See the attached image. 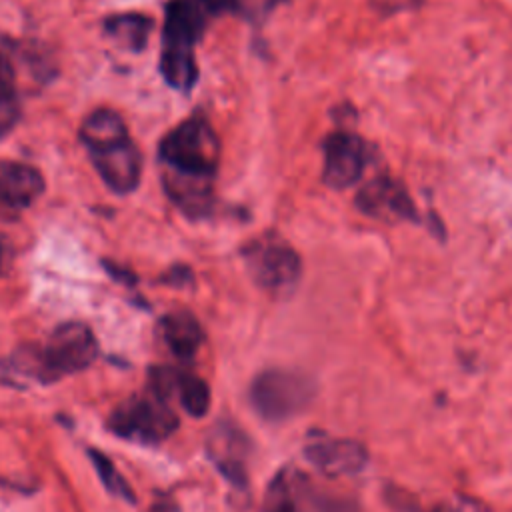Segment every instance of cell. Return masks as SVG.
<instances>
[{"instance_id": "5", "label": "cell", "mask_w": 512, "mask_h": 512, "mask_svg": "<svg viewBox=\"0 0 512 512\" xmlns=\"http://www.w3.org/2000/svg\"><path fill=\"white\" fill-rule=\"evenodd\" d=\"M252 280L274 296L290 294L302 274L298 252L276 236H262L244 250Z\"/></svg>"}, {"instance_id": "9", "label": "cell", "mask_w": 512, "mask_h": 512, "mask_svg": "<svg viewBox=\"0 0 512 512\" xmlns=\"http://www.w3.org/2000/svg\"><path fill=\"white\" fill-rule=\"evenodd\" d=\"M356 208L370 218H380L386 222L420 220L418 210L406 188L386 174L372 178L360 188V192L356 194Z\"/></svg>"}, {"instance_id": "6", "label": "cell", "mask_w": 512, "mask_h": 512, "mask_svg": "<svg viewBox=\"0 0 512 512\" xmlns=\"http://www.w3.org/2000/svg\"><path fill=\"white\" fill-rule=\"evenodd\" d=\"M98 356V342L94 332L82 322H64L48 338L42 348L44 364L52 376L58 380L66 374L80 372L88 368Z\"/></svg>"}, {"instance_id": "1", "label": "cell", "mask_w": 512, "mask_h": 512, "mask_svg": "<svg viewBox=\"0 0 512 512\" xmlns=\"http://www.w3.org/2000/svg\"><path fill=\"white\" fill-rule=\"evenodd\" d=\"M204 26L206 18L194 6L186 2H170L166 6L160 72L164 80L180 92H188L198 80L194 46L200 40Z\"/></svg>"}, {"instance_id": "12", "label": "cell", "mask_w": 512, "mask_h": 512, "mask_svg": "<svg viewBox=\"0 0 512 512\" xmlns=\"http://www.w3.org/2000/svg\"><path fill=\"white\" fill-rule=\"evenodd\" d=\"M206 450L214 466L226 476V480L238 488L246 486V456L248 440L236 426L222 422L210 430Z\"/></svg>"}, {"instance_id": "27", "label": "cell", "mask_w": 512, "mask_h": 512, "mask_svg": "<svg viewBox=\"0 0 512 512\" xmlns=\"http://www.w3.org/2000/svg\"><path fill=\"white\" fill-rule=\"evenodd\" d=\"M282 2H286V0H266L268 8H272V6H276V4H282Z\"/></svg>"}, {"instance_id": "25", "label": "cell", "mask_w": 512, "mask_h": 512, "mask_svg": "<svg viewBox=\"0 0 512 512\" xmlns=\"http://www.w3.org/2000/svg\"><path fill=\"white\" fill-rule=\"evenodd\" d=\"M188 280H192V276H190L186 266H178V276H174L172 272H168V276H166V282L178 284V286H184Z\"/></svg>"}, {"instance_id": "2", "label": "cell", "mask_w": 512, "mask_h": 512, "mask_svg": "<svg viewBox=\"0 0 512 512\" xmlns=\"http://www.w3.org/2000/svg\"><path fill=\"white\" fill-rule=\"evenodd\" d=\"M160 160L166 170L214 178L220 162L218 136L202 118L184 120L162 138Z\"/></svg>"}, {"instance_id": "18", "label": "cell", "mask_w": 512, "mask_h": 512, "mask_svg": "<svg viewBox=\"0 0 512 512\" xmlns=\"http://www.w3.org/2000/svg\"><path fill=\"white\" fill-rule=\"evenodd\" d=\"M180 406L184 408L186 414L200 418L208 412L210 408V388L208 384L190 372H180V380H178V388H176Z\"/></svg>"}, {"instance_id": "13", "label": "cell", "mask_w": 512, "mask_h": 512, "mask_svg": "<svg viewBox=\"0 0 512 512\" xmlns=\"http://www.w3.org/2000/svg\"><path fill=\"white\" fill-rule=\"evenodd\" d=\"M42 192L44 178L36 168L14 160H0V210H24Z\"/></svg>"}, {"instance_id": "14", "label": "cell", "mask_w": 512, "mask_h": 512, "mask_svg": "<svg viewBox=\"0 0 512 512\" xmlns=\"http://www.w3.org/2000/svg\"><path fill=\"white\" fill-rule=\"evenodd\" d=\"M212 180L166 170L164 188L170 200L188 216H202L212 206Z\"/></svg>"}, {"instance_id": "11", "label": "cell", "mask_w": 512, "mask_h": 512, "mask_svg": "<svg viewBox=\"0 0 512 512\" xmlns=\"http://www.w3.org/2000/svg\"><path fill=\"white\" fill-rule=\"evenodd\" d=\"M308 462L326 476L356 474L366 466L368 454L362 444L348 438L316 436L304 448Z\"/></svg>"}, {"instance_id": "8", "label": "cell", "mask_w": 512, "mask_h": 512, "mask_svg": "<svg viewBox=\"0 0 512 512\" xmlns=\"http://www.w3.org/2000/svg\"><path fill=\"white\" fill-rule=\"evenodd\" d=\"M264 512H340V508L320 494L300 470L284 468L266 488Z\"/></svg>"}, {"instance_id": "19", "label": "cell", "mask_w": 512, "mask_h": 512, "mask_svg": "<svg viewBox=\"0 0 512 512\" xmlns=\"http://www.w3.org/2000/svg\"><path fill=\"white\" fill-rule=\"evenodd\" d=\"M88 456H90V460H92V464H94V468H96V472H98V476H100L104 488H106L110 494H114V496H118V498H122V500L134 502V492H132V488L128 486V482L124 480V476L114 468V464L110 462V458L104 456L102 452L94 450V448L88 450Z\"/></svg>"}, {"instance_id": "20", "label": "cell", "mask_w": 512, "mask_h": 512, "mask_svg": "<svg viewBox=\"0 0 512 512\" xmlns=\"http://www.w3.org/2000/svg\"><path fill=\"white\" fill-rule=\"evenodd\" d=\"M20 102L16 92H0V140L12 132L20 120Z\"/></svg>"}, {"instance_id": "22", "label": "cell", "mask_w": 512, "mask_h": 512, "mask_svg": "<svg viewBox=\"0 0 512 512\" xmlns=\"http://www.w3.org/2000/svg\"><path fill=\"white\" fill-rule=\"evenodd\" d=\"M420 0H372V4L382 10L384 14H392L398 10H406V8H416Z\"/></svg>"}, {"instance_id": "15", "label": "cell", "mask_w": 512, "mask_h": 512, "mask_svg": "<svg viewBox=\"0 0 512 512\" xmlns=\"http://www.w3.org/2000/svg\"><path fill=\"white\" fill-rule=\"evenodd\" d=\"M160 336L168 350L180 360L194 358L204 344V330L200 322L186 310L166 314L160 320Z\"/></svg>"}, {"instance_id": "7", "label": "cell", "mask_w": 512, "mask_h": 512, "mask_svg": "<svg viewBox=\"0 0 512 512\" xmlns=\"http://www.w3.org/2000/svg\"><path fill=\"white\" fill-rule=\"evenodd\" d=\"M324 170L322 180L334 190L354 186L366 168L368 146L366 142L348 130H336L322 142Z\"/></svg>"}, {"instance_id": "4", "label": "cell", "mask_w": 512, "mask_h": 512, "mask_svg": "<svg viewBox=\"0 0 512 512\" xmlns=\"http://www.w3.org/2000/svg\"><path fill=\"white\" fill-rule=\"evenodd\" d=\"M108 428L120 438L154 444L178 428V418L166 400L148 392L118 404L108 418Z\"/></svg>"}, {"instance_id": "24", "label": "cell", "mask_w": 512, "mask_h": 512, "mask_svg": "<svg viewBox=\"0 0 512 512\" xmlns=\"http://www.w3.org/2000/svg\"><path fill=\"white\" fill-rule=\"evenodd\" d=\"M200 2L208 12H220V10H230L234 8L236 0H196Z\"/></svg>"}, {"instance_id": "28", "label": "cell", "mask_w": 512, "mask_h": 512, "mask_svg": "<svg viewBox=\"0 0 512 512\" xmlns=\"http://www.w3.org/2000/svg\"><path fill=\"white\" fill-rule=\"evenodd\" d=\"M434 512H458V510H454V508H438V510H434Z\"/></svg>"}, {"instance_id": "21", "label": "cell", "mask_w": 512, "mask_h": 512, "mask_svg": "<svg viewBox=\"0 0 512 512\" xmlns=\"http://www.w3.org/2000/svg\"><path fill=\"white\" fill-rule=\"evenodd\" d=\"M0 92H16L14 68L4 52H0Z\"/></svg>"}, {"instance_id": "26", "label": "cell", "mask_w": 512, "mask_h": 512, "mask_svg": "<svg viewBox=\"0 0 512 512\" xmlns=\"http://www.w3.org/2000/svg\"><path fill=\"white\" fill-rule=\"evenodd\" d=\"M150 512H178V506L170 498H162L152 506Z\"/></svg>"}, {"instance_id": "3", "label": "cell", "mask_w": 512, "mask_h": 512, "mask_svg": "<svg viewBox=\"0 0 512 512\" xmlns=\"http://www.w3.org/2000/svg\"><path fill=\"white\" fill-rule=\"evenodd\" d=\"M314 382L296 370L268 368L250 384V406L266 422H284L300 414L314 398Z\"/></svg>"}, {"instance_id": "23", "label": "cell", "mask_w": 512, "mask_h": 512, "mask_svg": "<svg viewBox=\"0 0 512 512\" xmlns=\"http://www.w3.org/2000/svg\"><path fill=\"white\" fill-rule=\"evenodd\" d=\"M12 260H14L12 244L4 234H0V276H4L10 270Z\"/></svg>"}, {"instance_id": "10", "label": "cell", "mask_w": 512, "mask_h": 512, "mask_svg": "<svg viewBox=\"0 0 512 512\" xmlns=\"http://www.w3.org/2000/svg\"><path fill=\"white\" fill-rule=\"evenodd\" d=\"M92 166L104 184L116 194L132 192L140 182L142 158L130 138L88 152Z\"/></svg>"}, {"instance_id": "17", "label": "cell", "mask_w": 512, "mask_h": 512, "mask_svg": "<svg viewBox=\"0 0 512 512\" xmlns=\"http://www.w3.org/2000/svg\"><path fill=\"white\" fill-rule=\"evenodd\" d=\"M104 32L120 48L138 52L148 42V36L152 32V20L138 12L112 14L104 20Z\"/></svg>"}, {"instance_id": "16", "label": "cell", "mask_w": 512, "mask_h": 512, "mask_svg": "<svg viewBox=\"0 0 512 512\" xmlns=\"http://www.w3.org/2000/svg\"><path fill=\"white\" fill-rule=\"evenodd\" d=\"M124 138H130L126 124L120 118V114L110 108L94 110L92 114L86 116V120L82 122V128H80V140L84 142L88 152L96 150V148L110 146Z\"/></svg>"}]
</instances>
